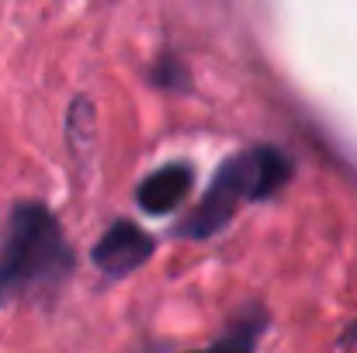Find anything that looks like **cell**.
I'll return each mask as SVG.
<instances>
[{
    "mask_svg": "<svg viewBox=\"0 0 357 353\" xmlns=\"http://www.w3.org/2000/svg\"><path fill=\"white\" fill-rule=\"evenodd\" d=\"M153 249H156L153 235H146L139 226L119 219L108 233L98 239V246H94V267L101 274H108L112 281H119V277H128L132 270H139L153 256Z\"/></svg>",
    "mask_w": 357,
    "mask_h": 353,
    "instance_id": "3957f363",
    "label": "cell"
},
{
    "mask_svg": "<svg viewBox=\"0 0 357 353\" xmlns=\"http://www.w3.org/2000/svg\"><path fill=\"white\" fill-rule=\"evenodd\" d=\"M267 322H271L267 312L260 305H253V308L239 312L233 319V326L215 343H208L202 350H188V353H253L257 343H260V336H264V329H267Z\"/></svg>",
    "mask_w": 357,
    "mask_h": 353,
    "instance_id": "5b68a950",
    "label": "cell"
},
{
    "mask_svg": "<svg viewBox=\"0 0 357 353\" xmlns=\"http://www.w3.org/2000/svg\"><path fill=\"white\" fill-rule=\"evenodd\" d=\"M291 173H295L291 159L281 149H274V146L243 149L222 163L208 194L198 201V208L188 215V222L177 233L191 235V239H208V235L222 233L236 219L239 205L264 201V198L278 194L291 180Z\"/></svg>",
    "mask_w": 357,
    "mask_h": 353,
    "instance_id": "7a4b0ae2",
    "label": "cell"
},
{
    "mask_svg": "<svg viewBox=\"0 0 357 353\" xmlns=\"http://www.w3.org/2000/svg\"><path fill=\"white\" fill-rule=\"evenodd\" d=\"M191 166L184 163H170L156 173H149L142 184H139V208L149 212V215H170L191 191Z\"/></svg>",
    "mask_w": 357,
    "mask_h": 353,
    "instance_id": "277c9868",
    "label": "cell"
},
{
    "mask_svg": "<svg viewBox=\"0 0 357 353\" xmlns=\"http://www.w3.org/2000/svg\"><path fill=\"white\" fill-rule=\"evenodd\" d=\"M77 267L59 219L38 201H17L0 233V305H52Z\"/></svg>",
    "mask_w": 357,
    "mask_h": 353,
    "instance_id": "6da1fadb",
    "label": "cell"
}]
</instances>
